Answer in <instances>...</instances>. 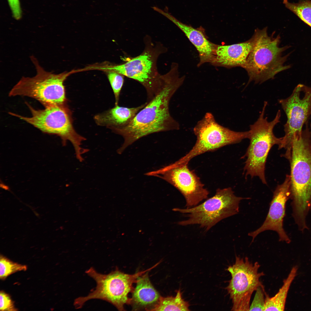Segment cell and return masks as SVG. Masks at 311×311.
Masks as SVG:
<instances>
[{
    "mask_svg": "<svg viewBox=\"0 0 311 311\" xmlns=\"http://www.w3.org/2000/svg\"><path fill=\"white\" fill-rule=\"evenodd\" d=\"M136 283L130 303H132L135 310L145 309L150 311L158 301L161 296L152 285L147 272L140 276Z\"/></svg>",
    "mask_w": 311,
    "mask_h": 311,
    "instance_id": "obj_18",
    "label": "cell"
},
{
    "mask_svg": "<svg viewBox=\"0 0 311 311\" xmlns=\"http://www.w3.org/2000/svg\"><path fill=\"white\" fill-rule=\"evenodd\" d=\"M31 59L35 65L36 75L22 77L10 91L9 96H22L35 99L44 107L65 104L66 98L64 82L70 73L56 74L46 71L35 57Z\"/></svg>",
    "mask_w": 311,
    "mask_h": 311,
    "instance_id": "obj_6",
    "label": "cell"
},
{
    "mask_svg": "<svg viewBox=\"0 0 311 311\" xmlns=\"http://www.w3.org/2000/svg\"><path fill=\"white\" fill-rule=\"evenodd\" d=\"M260 266L257 262H251L247 257L236 256L234 263L226 269L231 276L225 288L232 300L231 310H249L253 293L259 287L263 286L259 279L265 274L259 272Z\"/></svg>",
    "mask_w": 311,
    "mask_h": 311,
    "instance_id": "obj_11",
    "label": "cell"
},
{
    "mask_svg": "<svg viewBox=\"0 0 311 311\" xmlns=\"http://www.w3.org/2000/svg\"><path fill=\"white\" fill-rule=\"evenodd\" d=\"M155 11L167 17L177 26L195 47L200 58L198 67L206 63H211L215 56L217 45L209 41L202 30L183 23L166 11H164L157 7L156 8Z\"/></svg>",
    "mask_w": 311,
    "mask_h": 311,
    "instance_id": "obj_15",
    "label": "cell"
},
{
    "mask_svg": "<svg viewBox=\"0 0 311 311\" xmlns=\"http://www.w3.org/2000/svg\"><path fill=\"white\" fill-rule=\"evenodd\" d=\"M10 295L3 291L0 292V310L17 311Z\"/></svg>",
    "mask_w": 311,
    "mask_h": 311,
    "instance_id": "obj_25",
    "label": "cell"
},
{
    "mask_svg": "<svg viewBox=\"0 0 311 311\" xmlns=\"http://www.w3.org/2000/svg\"><path fill=\"white\" fill-rule=\"evenodd\" d=\"M310 128H311V130L310 131L311 134V124H310Z\"/></svg>",
    "mask_w": 311,
    "mask_h": 311,
    "instance_id": "obj_27",
    "label": "cell"
},
{
    "mask_svg": "<svg viewBox=\"0 0 311 311\" xmlns=\"http://www.w3.org/2000/svg\"><path fill=\"white\" fill-rule=\"evenodd\" d=\"M274 35H268L267 27L255 30L251 49L242 67L249 76L248 83H262L288 68L284 65L286 56L282 55L286 48L279 46L280 37Z\"/></svg>",
    "mask_w": 311,
    "mask_h": 311,
    "instance_id": "obj_3",
    "label": "cell"
},
{
    "mask_svg": "<svg viewBox=\"0 0 311 311\" xmlns=\"http://www.w3.org/2000/svg\"><path fill=\"white\" fill-rule=\"evenodd\" d=\"M147 271V270L133 274L123 272L118 269L107 274L98 273L92 267L85 272L96 282V286L87 296L76 298L74 305L79 309L89 300L94 299L103 300L113 304L119 310H124L125 304L130 303L128 293L134 289L132 285L138 278Z\"/></svg>",
    "mask_w": 311,
    "mask_h": 311,
    "instance_id": "obj_7",
    "label": "cell"
},
{
    "mask_svg": "<svg viewBox=\"0 0 311 311\" xmlns=\"http://www.w3.org/2000/svg\"><path fill=\"white\" fill-rule=\"evenodd\" d=\"M26 104L31 113L30 117L12 112H9V114L33 125L43 133L59 136L63 145H66L67 141H69L74 147L76 158L80 162L83 161L82 155L88 150L81 146L82 142L86 139L75 130L71 112L65 104L48 106L43 109H36L28 103Z\"/></svg>",
    "mask_w": 311,
    "mask_h": 311,
    "instance_id": "obj_5",
    "label": "cell"
},
{
    "mask_svg": "<svg viewBox=\"0 0 311 311\" xmlns=\"http://www.w3.org/2000/svg\"><path fill=\"white\" fill-rule=\"evenodd\" d=\"M188 302L183 299L180 289L177 292L176 296L163 297L160 299L150 311H189Z\"/></svg>",
    "mask_w": 311,
    "mask_h": 311,
    "instance_id": "obj_20",
    "label": "cell"
},
{
    "mask_svg": "<svg viewBox=\"0 0 311 311\" xmlns=\"http://www.w3.org/2000/svg\"><path fill=\"white\" fill-rule=\"evenodd\" d=\"M298 268L293 267L278 292L270 297L265 293V304L263 311H283L284 310L288 292L290 286L296 277Z\"/></svg>",
    "mask_w": 311,
    "mask_h": 311,
    "instance_id": "obj_19",
    "label": "cell"
},
{
    "mask_svg": "<svg viewBox=\"0 0 311 311\" xmlns=\"http://www.w3.org/2000/svg\"><path fill=\"white\" fill-rule=\"evenodd\" d=\"M283 3L286 8L311 27V0H301L297 3L283 0Z\"/></svg>",
    "mask_w": 311,
    "mask_h": 311,
    "instance_id": "obj_21",
    "label": "cell"
},
{
    "mask_svg": "<svg viewBox=\"0 0 311 311\" xmlns=\"http://www.w3.org/2000/svg\"><path fill=\"white\" fill-rule=\"evenodd\" d=\"M256 293L249 311H263L265 304V291L263 286L259 287Z\"/></svg>",
    "mask_w": 311,
    "mask_h": 311,
    "instance_id": "obj_24",
    "label": "cell"
},
{
    "mask_svg": "<svg viewBox=\"0 0 311 311\" xmlns=\"http://www.w3.org/2000/svg\"><path fill=\"white\" fill-rule=\"evenodd\" d=\"M290 175H287L284 182L278 185L274 191L269 211L263 223L255 231L249 233L248 235L253 238L252 242L261 232L272 230L278 233L280 241H285L287 243L290 242L291 240L283 227L286 203L290 198Z\"/></svg>",
    "mask_w": 311,
    "mask_h": 311,
    "instance_id": "obj_14",
    "label": "cell"
},
{
    "mask_svg": "<svg viewBox=\"0 0 311 311\" xmlns=\"http://www.w3.org/2000/svg\"><path fill=\"white\" fill-rule=\"evenodd\" d=\"M160 88L145 106L125 127L113 128L115 133L122 136L124 142L117 151L121 154L139 139L154 133L179 129L178 122L171 115L169 104L171 98L183 84L185 76H180L178 67L171 66L168 72L162 75Z\"/></svg>",
    "mask_w": 311,
    "mask_h": 311,
    "instance_id": "obj_1",
    "label": "cell"
},
{
    "mask_svg": "<svg viewBox=\"0 0 311 311\" xmlns=\"http://www.w3.org/2000/svg\"><path fill=\"white\" fill-rule=\"evenodd\" d=\"M268 104L264 101L261 111L257 120L250 126V144L245 154L246 158L244 168L245 177H259L263 183L266 184L265 175L266 162L269 152L272 146L281 144L282 137L277 138L273 133L275 126L279 122L281 112L278 110L274 119L269 122L264 114Z\"/></svg>",
    "mask_w": 311,
    "mask_h": 311,
    "instance_id": "obj_4",
    "label": "cell"
},
{
    "mask_svg": "<svg viewBox=\"0 0 311 311\" xmlns=\"http://www.w3.org/2000/svg\"><path fill=\"white\" fill-rule=\"evenodd\" d=\"M253 43L251 38L245 41L230 45H217L214 58L211 63L227 68L242 67Z\"/></svg>",
    "mask_w": 311,
    "mask_h": 311,
    "instance_id": "obj_16",
    "label": "cell"
},
{
    "mask_svg": "<svg viewBox=\"0 0 311 311\" xmlns=\"http://www.w3.org/2000/svg\"><path fill=\"white\" fill-rule=\"evenodd\" d=\"M147 103L146 102L139 106L132 108L115 105L108 111L95 116L94 120L97 124L108 127L110 129L122 128L131 122Z\"/></svg>",
    "mask_w": 311,
    "mask_h": 311,
    "instance_id": "obj_17",
    "label": "cell"
},
{
    "mask_svg": "<svg viewBox=\"0 0 311 311\" xmlns=\"http://www.w3.org/2000/svg\"><path fill=\"white\" fill-rule=\"evenodd\" d=\"M278 102L287 118L284 125L285 135L278 149L284 148L285 154L289 155L293 136L302 133L304 125L311 116V87L299 84L290 96L279 100Z\"/></svg>",
    "mask_w": 311,
    "mask_h": 311,
    "instance_id": "obj_12",
    "label": "cell"
},
{
    "mask_svg": "<svg viewBox=\"0 0 311 311\" xmlns=\"http://www.w3.org/2000/svg\"><path fill=\"white\" fill-rule=\"evenodd\" d=\"M14 18L19 20L22 16V10L20 0H7Z\"/></svg>",
    "mask_w": 311,
    "mask_h": 311,
    "instance_id": "obj_26",
    "label": "cell"
},
{
    "mask_svg": "<svg viewBox=\"0 0 311 311\" xmlns=\"http://www.w3.org/2000/svg\"><path fill=\"white\" fill-rule=\"evenodd\" d=\"M196 141L190 151L174 164H188L193 158L204 153L212 151L227 145L237 143L249 139V131L236 132L218 123L210 112L206 113L193 128Z\"/></svg>",
    "mask_w": 311,
    "mask_h": 311,
    "instance_id": "obj_10",
    "label": "cell"
},
{
    "mask_svg": "<svg viewBox=\"0 0 311 311\" xmlns=\"http://www.w3.org/2000/svg\"><path fill=\"white\" fill-rule=\"evenodd\" d=\"M166 51V48L161 44L154 45L147 39L144 50L139 55L122 64L100 69L114 71L138 81L145 88L147 101H149L161 88L162 76L157 71V62L159 55Z\"/></svg>",
    "mask_w": 311,
    "mask_h": 311,
    "instance_id": "obj_9",
    "label": "cell"
},
{
    "mask_svg": "<svg viewBox=\"0 0 311 311\" xmlns=\"http://www.w3.org/2000/svg\"><path fill=\"white\" fill-rule=\"evenodd\" d=\"M249 199L236 196L230 187L219 188L214 196L200 204L186 208H176L173 210L187 217L179 221V225L197 224L208 231L221 220L238 214L240 201Z\"/></svg>",
    "mask_w": 311,
    "mask_h": 311,
    "instance_id": "obj_8",
    "label": "cell"
},
{
    "mask_svg": "<svg viewBox=\"0 0 311 311\" xmlns=\"http://www.w3.org/2000/svg\"><path fill=\"white\" fill-rule=\"evenodd\" d=\"M289 160L292 215L299 230L303 232L308 229L306 219L311 211V135L308 126L294 136Z\"/></svg>",
    "mask_w": 311,
    "mask_h": 311,
    "instance_id": "obj_2",
    "label": "cell"
},
{
    "mask_svg": "<svg viewBox=\"0 0 311 311\" xmlns=\"http://www.w3.org/2000/svg\"><path fill=\"white\" fill-rule=\"evenodd\" d=\"M145 175L161 178L175 187L185 198L187 208L196 206L208 198L209 191L199 177L189 168L188 164H171Z\"/></svg>",
    "mask_w": 311,
    "mask_h": 311,
    "instance_id": "obj_13",
    "label": "cell"
},
{
    "mask_svg": "<svg viewBox=\"0 0 311 311\" xmlns=\"http://www.w3.org/2000/svg\"><path fill=\"white\" fill-rule=\"evenodd\" d=\"M27 269L26 265H22L11 261L3 255L0 257V278L5 279L10 275Z\"/></svg>",
    "mask_w": 311,
    "mask_h": 311,
    "instance_id": "obj_22",
    "label": "cell"
},
{
    "mask_svg": "<svg viewBox=\"0 0 311 311\" xmlns=\"http://www.w3.org/2000/svg\"><path fill=\"white\" fill-rule=\"evenodd\" d=\"M108 71L107 76L115 96V105H117L124 82V75L114 71Z\"/></svg>",
    "mask_w": 311,
    "mask_h": 311,
    "instance_id": "obj_23",
    "label": "cell"
}]
</instances>
